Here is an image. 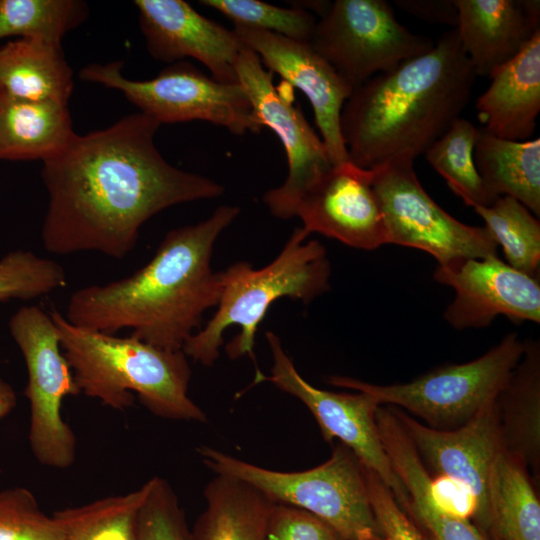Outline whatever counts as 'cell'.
I'll list each match as a JSON object with an SVG mask.
<instances>
[{"mask_svg": "<svg viewBox=\"0 0 540 540\" xmlns=\"http://www.w3.org/2000/svg\"><path fill=\"white\" fill-rule=\"evenodd\" d=\"M8 327L27 369L24 395L30 405L28 441L32 454L44 466L66 469L76 458V437L62 417V404L65 397L80 391L54 322L42 308L30 305L11 316Z\"/></svg>", "mask_w": 540, "mask_h": 540, "instance_id": "obj_9", "label": "cell"}, {"mask_svg": "<svg viewBox=\"0 0 540 540\" xmlns=\"http://www.w3.org/2000/svg\"><path fill=\"white\" fill-rule=\"evenodd\" d=\"M413 163L398 159L368 169L384 215L388 244L422 250L438 265L498 256V246L484 226L460 222L430 197Z\"/></svg>", "mask_w": 540, "mask_h": 540, "instance_id": "obj_11", "label": "cell"}, {"mask_svg": "<svg viewBox=\"0 0 540 540\" xmlns=\"http://www.w3.org/2000/svg\"><path fill=\"white\" fill-rule=\"evenodd\" d=\"M133 3L147 50L155 60L172 64L194 58L215 80L238 83L235 62L244 45L233 29L204 17L183 0Z\"/></svg>", "mask_w": 540, "mask_h": 540, "instance_id": "obj_18", "label": "cell"}, {"mask_svg": "<svg viewBox=\"0 0 540 540\" xmlns=\"http://www.w3.org/2000/svg\"><path fill=\"white\" fill-rule=\"evenodd\" d=\"M476 75L455 28L432 49L355 88L341 112L350 162L374 169L414 161L460 117Z\"/></svg>", "mask_w": 540, "mask_h": 540, "instance_id": "obj_3", "label": "cell"}, {"mask_svg": "<svg viewBox=\"0 0 540 540\" xmlns=\"http://www.w3.org/2000/svg\"><path fill=\"white\" fill-rule=\"evenodd\" d=\"M149 481L120 495L55 511L63 540H138V515Z\"/></svg>", "mask_w": 540, "mask_h": 540, "instance_id": "obj_27", "label": "cell"}, {"mask_svg": "<svg viewBox=\"0 0 540 540\" xmlns=\"http://www.w3.org/2000/svg\"><path fill=\"white\" fill-rule=\"evenodd\" d=\"M88 13L81 0H0V40L19 37L61 46Z\"/></svg>", "mask_w": 540, "mask_h": 540, "instance_id": "obj_29", "label": "cell"}, {"mask_svg": "<svg viewBox=\"0 0 540 540\" xmlns=\"http://www.w3.org/2000/svg\"><path fill=\"white\" fill-rule=\"evenodd\" d=\"M302 228L363 250L388 244L384 215L368 169L333 165L300 198Z\"/></svg>", "mask_w": 540, "mask_h": 540, "instance_id": "obj_17", "label": "cell"}, {"mask_svg": "<svg viewBox=\"0 0 540 540\" xmlns=\"http://www.w3.org/2000/svg\"><path fill=\"white\" fill-rule=\"evenodd\" d=\"M434 279L454 289L444 319L455 329L489 326L499 315L540 323L538 278L518 271L498 256L438 265Z\"/></svg>", "mask_w": 540, "mask_h": 540, "instance_id": "obj_15", "label": "cell"}, {"mask_svg": "<svg viewBox=\"0 0 540 540\" xmlns=\"http://www.w3.org/2000/svg\"><path fill=\"white\" fill-rule=\"evenodd\" d=\"M406 13L422 21L456 27L458 12L454 0H396Z\"/></svg>", "mask_w": 540, "mask_h": 540, "instance_id": "obj_38", "label": "cell"}, {"mask_svg": "<svg viewBox=\"0 0 540 540\" xmlns=\"http://www.w3.org/2000/svg\"><path fill=\"white\" fill-rule=\"evenodd\" d=\"M389 407L422 462L439 477L456 483L471 498L470 519L480 530L486 515L491 468L503 451L496 401L453 430L431 428L404 410Z\"/></svg>", "mask_w": 540, "mask_h": 540, "instance_id": "obj_14", "label": "cell"}, {"mask_svg": "<svg viewBox=\"0 0 540 540\" xmlns=\"http://www.w3.org/2000/svg\"><path fill=\"white\" fill-rule=\"evenodd\" d=\"M490 79L476 101L482 128L503 139L529 140L540 112V30Z\"/></svg>", "mask_w": 540, "mask_h": 540, "instance_id": "obj_20", "label": "cell"}, {"mask_svg": "<svg viewBox=\"0 0 540 540\" xmlns=\"http://www.w3.org/2000/svg\"><path fill=\"white\" fill-rule=\"evenodd\" d=\"M434 43L402 25L384 0L330 2L310 41L353 90L428 52Z\"/></svg>", "mask_w": 540, "mask_h": 540, "instance_id": "obj_10", "label": "cell"}, {"mask_svg": "<svg viewBox=\"0 0 540 540\" xmlns=\"http://www.w3.org/2000/svg\"><path fill=\"white\" fill-rule=\"evenodd\" d=\"M416 521L426 540H487L469 518L453 514L435 502L424 504Z\"/></svg>", "mask_w": 540, "mask_h": 540, "instance_id": "obj_37", "label": "cell"}, {"mask_svg": "<svg viewBox=\"0 0 540 540\" xmlns=\"http://www.w3.org/2000/svg\"><path fill=\"white\" fill-rule=\"evenodd\" d=\"M365 475L380 540H426L381 478L366 468Z\"/></svg>", "mask_w": 540, "mask_h": 540, "instance_id": "obj_35", "label": "cell"}, {"mask_svg": "<svg viewBox=\"0 0 540 540\" xmlns=\"http://www.w3.org/2000/svg\"><path fill=\"white\" fill-rule=\"evenodd\" d=\"M75 135L67 104L0 95V160L45 161Z\"/></svg>", "mask_w": 540, "mask_h": 540, "instance_id": "obj_22", "label": "cell"}, {"mask_svg": "<svg viewBox=\"0 0 540 540\" xmlns=\"http://www.w3.org/2000/svg\"><path fill=\"white\" fill-rule=\"evenodd\" d=\"M205 508L191 529L192 540H266L274 504L251 485L216 475L204 488Z\"/></svg>", "mask_w": 540, "mask_h": 540, "instance_id": "obj_25", "label": "cell"}, {"mask_svg": "<svg viewBox=\"0 0 540 540\" xmlns=\"http://www.w3.org/2000/svg\"><path fill=\"white\" fill-rule=\"evenodd\" d=\"M485 228L501 247L506 263L514 269L538 277L540 265V222L518 200L498 197L488 206H472Z\"/></svg>", "mask_w": 540, "mask_h": 540, "instance_id": "obj_28", "label": "cell"}, {"mask_svg": "<svg viewBox=\"0 0 540 540\" xmlns=\"http://www.w3.org/2000/svg\"><path fill=\"white\" fill-rule=\"evenodd\" d=\"M502 450L533 477L540 473V345L525 341L523 355L496 398Z\"/></svg>", "mask_w": 540, "mask_h": 540, "instance_id": "obj_21", "label": "cell"}, {"mask_svg": "<svg viewBox=\"0 0 540 540\" xmlns=\"http://www.w3.org/2000/svg\"><path fill=\"white\" fill-rule=\"evenodd\" d=\"M200 4L219 11L234 25L247 26L310 42L317 20L313 13L293 6L284 8L258 0H202Z\"/></svg>", "mask_w": 540, "mask_h": 540, "instance_id": "obj_31", "label": "cell"}, {"mask_svg": "<svg viewBox=\"0 0 540 540\" xmlns=\"http://www.w3.org/2000/svg\"><path fill=\"white\" fill-rule=\"evenodd\" d=\"M480 531L487 540H540V502L530 473L504 451L491 468Z\"/></svg>", "mask_w": 540, "mask_h": 540, "instance_id": "obj_26", "label": "cell"}, {"mask_svg": "<svg viewBox=\"0 0 540 540\" xmlns=\"http://www.w3.org/2000/svg\"><path fill=\"white\" fill-rule=\"evenodd\" d=\"M474 162L491 204L501 196L540 214V139L513 141L479 128Z\"/></svg>", "mask_w": 540, "mask_h": 540, "instance_id": "obj_24", "label": "cell"}, {"mask_svg": "<svg viewBox=\"0 0 540 540\" xmlns=\"http://www.w3.org/2000/svg\"><path fill=\"white\" fill-rule=\"evenodd\" d=\"M233 31L268 71L279 74L286 84L306 95L333 165L349 162L340 120L353 88L310 42L241 25H234Z\"/></svg>", "mask_w": 540, "mask_h": 540, "instance_id": "obj_16", "label": "cell"}, {"mask_svg": "<svg viewBox=\"0 0 540 540\" xmlns=\"http://www.w3.org/2000/svg\"><path fill=\"white\" fill-rule=\"evenodd\" d=\"M302 227L294 229L282 250L268 265L255 269L240 261L221 271L222 290L214 315L195 332L182 350L203 366H212L220 355L227 328L240 333L225 347L231 359L248 355L255 360L257 328L270 306L288 297L309 303L329 289L331 266L326 249Z\"/></svg>", "mask_w": 540, "mask_h": 540, "instance_id": "obj_5", "label": "cell"}, {"mask_svg": "<svg viewBox=\"0 0 540 540\" xmlns=\"http://www.w3.org/2000/svg\"><path fill=\"white\" fill-rule=\"evenodd\" d=\"M240 214L221 205L207 219L167 232L154 256L133 274L82 287L70 296L65 318L73 325L131 336L152 345L182 350L216 307L221 271L211 267L215 242Z\"/></svg>", "mask_w": 540, "mask_h": 540, "instance_id": "obj_2", "label": "cell"}, {"mask_svg": "<svg viewBox=\"0 0 540 540\" xmlns=\"http://www.w3.org/2000/svg\"><path fill=\"white\" fill-rule=\"evenodd\" d=\"M266 540H345L333 527L300 508L274 503L267 522Z\"/></svg>", "mask_w": 540, "mask_h": 540, "instance_id": "obj_36", "label": "cell"}, {"mask_svg": "<svg viewBox=\"0 0 540 540\" xmlns=\"http://www.w3.org/2000/svg\"><path fill=\"white\" fill-rule=\"evenodd\" d=\"M235 71L259 121L275 132L287 156L285 181L269 189L263 202L273 216L291 219L302 195L333 163L324 142L295 105L291 86L274 85L273 73L265 69L254 51L246 46L241 49Z\"/></svg>", "mask_w": 540, "mask_h": 540, "instance_id": "obj_12", "label": "cell"}, {"mask_svg": "<svg viewBox=\"0 0 540 540\" xmlns=\"http://www.w3.org/2000/svg\"><path fill=\"white\" fill-rule=\"evenodd\" d=\"M266 339L273 358L271 375L255 373L253 384L268 381L299 399L316 419L324 441L338 439L347 446L390 488L398 504L402 503L406 490L380 439L375 416L381 405L377 400L362 391L331 392L314 387L299 374L280 338L267 331Z\"/></svg>", "mask_w": 540, "mask_h": 540, "instance_id": "obj_13", "label": "cell"}, {"mask_svg": "<svg viewBox=\"0 0 540 540\" xmlns=\"http://www.w3.org/2000/svg\"><path fill=\"white\" fill-rule=\"evenodd\" d=\"M16 393L12 386L0 377V420L5 418L16 406Z\"/></svg>", "mask_w": 540, "mask_h": 540, "instance_id": "obj_39", "label": "cell"}, {"mask_svg": "<svg viewBox=\"0 0 540 540\" xmlns=\"http://www.w3.org/2000/svg\"><path fill=\"white\" fill-rule=\"evenodd\" d=\"M478 130L459 117L424 153L449 188L470 207L491 204L474 162Z\"/></svg>", "mask_w": 540, "mask_h": 540, "instance_id": "obj_30", "label": "cell"}, {"mask_svg": "<svg viewBox=\"0 0 540 540\" xmlns=\"http://www.w3.org/2000/svg\"><path fill=\"white\" fill-rule=\"evenodd\" d=\"M161 124L137 112L111 126L75 135L43 161L48 207L41 229L46 251H94L121 259L140 229L169 207L218 198L224 187L167 162L154 138Z\"/></svg>", "mask_w": 540, "mask_h": 540, "instance_id": "obj_1", "label": "cell"}, {"mask_svg": "<svg viewBox=\"0 0 540 540\" xmlns=\"http://www.w3.org/2000/svg\"><path fill=\"white\" fill-rule=\"evenodd\" d=\"M197 452L215 475L241 480L274 503L305 510L328 523L345 540H380L365 467L341 442L323 464L294 472L267 469L210 446H200Z\"/></svg>", "mask_w": 540, "mask_h": 540, "instance_id": "obj_6", "label": "cell"}, {"mask_svg": "<svg viewBox=\"0 0 540 540\" xmlns=\"http://www.w3.org/2000/svg\"><path fill=\"white\" fill-rule=\"evenodd\" d=\"M524 349L525 341L509 333L475 360L435 368L407 383L375 385L338 375L327 383L369 393L380 405L406 410L431 428L453 430L496 401Z\"/></svg>", "mask_w": 540, "mask_h": 540, "instance_id": "obj_7", "label": "cell"}, {"mask_svg": "<svg viewBox=\"0 0 540 540\" xmlns=\"http://www.w3.org/2000/svg\"><path fill=\"white\" fill-rule=\"evenodd\" d=\"M0 540H63V535L34 494L17 486L0 490Z\"/></svg>", "mask_w": 540, "mask_h": 540, "instance_id": "obj_33", "label": "cell"}, {"mask_svg": "<svg viewBox=\"0 0 540 540\" xmlns=\"http://www.w3.org/2000/svg\"><path fill=\"white\" fill-rule=\"evenodd\" d=\"M149 481L147 496L138 515V540H192L178 496L161 477Z\"/></svg>", "mask_w": 540, "mask_h": 540, "instance_id": "obj_34", "label": "cell"}, {"mask_svg": "<svg viewBox=\"0 0 540 540\" xmlns=\"http://www.w3.org/2000/svg\"><path fill=\"white\" fill-rule=\"evenodd\" d=\"M122 66V61L90 64L81 69L79 77L119 90L160 124L202 120L236 135L257 134L264 128L239 82H219L185 60L170 64L146 81L126 78Z\"/></svg>", "mask_w": 540, "mask_h": 540, "instance_id": "obj_8", "label": "cell"}, {"mask_svg": "<svg viewBox=\"0 0 540 540\" xmlns=\"http://www.w3.org/2000/svg\"><path fill=\"white\" fill-rule=\"evenodd\" d=\"M64 268L28 250L8 252L0 259V302L31 300L63 288Z\"/></svg>", "mask_w": 540, "mask_h": 540, "instance_id": "obj_32", "label": "cell"}, {"mask_svg": "<svg viewBox=\"0 0 540 540\" xmlns=\"http://www.w3.org/2000/svg\"><path fill=\"white\" fill-rule=\"evenodd\" d=\"M49 314L80 393L118 411L134 404L135 393L155 416L207 421L188 396L191 368L183 350L81 328L55 309Z\"/></svg>", "mask_w": 540, "mask_h": 540, "instance_id": "obj_4", "label": "cell"}, {"mask_svg": "<svg viewBox=\"0 0 540 540\" xmlns=\"http://www.w3.org/2000/svg\"><path fill=\"white\" fill-rule=\"evenodd\" d=\"M73 72L62 47L19 38L0 47V95L67 104Z\"/></svg>", "mask_w": 540, "mask_h": 540, "instance_id": "obj_23", "label": "cell"}, {"mask_svg": "<svg viewBox=\"0 0 540 540\" xmlns=\"http://www.w3.org/2000/svg\"><path fill=\"white\" fill-rule=\"evenodd\" d=\"M455 27L477 76L490 78L540 30L535 0H454Z\"/></svg>", "mask_w": 540, "mask_h": 540, "instance_id": "obj_19", "label": "cell"}]
</instances>
